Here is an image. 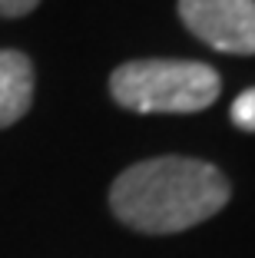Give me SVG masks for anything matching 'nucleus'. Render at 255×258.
<instances>
[{
    "instance_id": "f257e3e1",
    "label": "nucleus",
    "mask_w": 255,
    "mask_h": 258,
    "mask_svg": "<svg viewBox=\"0 0 255 258\" xmlns=\"http://www.w3.org/2000/svg\"><path fill=\"white\" fill-rule=\"evenodd\" d=\"M229 179L212 162L159 156L129 166L110 189V209L123 225L146 235H173L222 212Z\"/></svg>"
},
{
    "instance_id": "f03ea898",
    "label": "nucleus",
    "mask_w": 255,
    "mask_h": 258,
    "mask_svg": "<svg viewBox=\"0 0 255 258\" xmlns=\"http://www.w3.org/2000/svg\"><path fill=\"white\" fill-rule=\"evenodd\" d=\"M222 80L195 60H133L113 70L110 93L133 113H199L219 99Z\"/></svg>"
},
{
    "instance_id": "7ed1b4c3",
    "label": "nucleus",
    "mask_w": 255,
    "mask_h": 258,
    "mask_svg": "<svg viewBox=\"0 0 255 258\" xmlns=\"http://www.w3.org/2000/svg\"><path fill=\"white\" fill-rule=\"evenodd\" d=\"M186 30L222 53H255V0H179Z\"/></svg>"
},
{
    "instance_id": "20e7f679",
    "label": "nucleus",
    "mask_w": 255,
    "mask_h": 258,
    "mask_svg": "<svg viewBox=\"0 0 255 258\" xmlns=\"http://www.w3.org/2000/svg\"><path fill=\"white\" fill-rule=\"evenodd\" d=\"M33 103V63L20 50H0V129L14 126Z\"/></svg>"
},
{
    "instance_id": "39448f33",
    "label": "nucleus",
    "mask_w": 255,
    "mask_h": 258,
    "mask_svg": "<svg viewBox=\"0 0 255 258\" xmlns=\"http://www.w3.org/2000/svg\"><path fill=\"white\" fill-rule=\"evenodd\" d=\"M229 116H232V122L239 129H245V133H255V86L245 93H239V96L232 99V109H229Z\"/></svg>"
},
{
    "instance_id": "423d86ee",
    "label": "nucleus",
    "mask_w": 255,
    "mask_h": 258,
    "mask_svg": "<svg viewBox=\"0 0 255 258\" xmlns=\"http://www.w3.org/2000/svg\"><path fill=\"white\" fill-rule=\"evenodd\" d=\"M40 0H0V17H23L37 7Z\"/></svg>"
}]
</instances>
